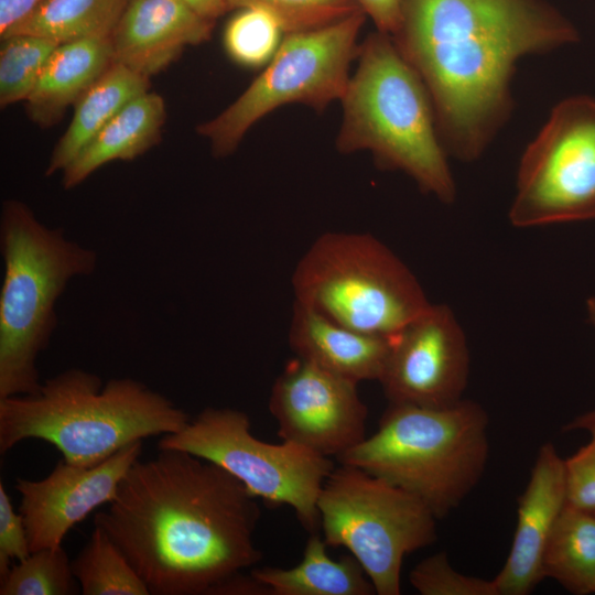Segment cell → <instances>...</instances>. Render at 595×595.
<instances>
[{"label":"cell","mask_w":595,"mask_h":595,"mask_svg":"<svg viewBox=\"0 0 595 595\" xmlns=\"http://www.w3.org/2000/svg\"><path fill=\"white\" fill-rule=\"evenodd\" d=\"M587 312L592 324L595 326V296L587 300ZM567 430L583 429L591 434L595 433V410L580 415L573 422L569 423Z\"/></svg>","instance_id":"obj_36"},{"label":"cell","mask_w":595,"mask_h":595,"mask_svg":"<svg viewBox=\"0 0 595 595\" xmlns=\"http://www.w3.org/2000/svg\"><path fill=\"white\" fill-rule=\"evenodd\" d=\"M357 57L340 99L338 151L367 150L378 166L401 171L422 192L452 203L456 187L422 79L392 36L378 30L359 45Z\"/></svg>","instance_id":"obj_4"},{"label":"cell","mask_w":595,"mask_h":595,"mask_svg":"<svg viewBox=\"0 0 595 595\" xmlns=\"http://www.w3.org/2000/svg\"><path fill=\"white\" fill-rule=\"evenodd\" d=\"M542 571L570 593H595V511L565 505L548 539Z\"/></svg>","instance_id":"obj_22"},{"label":"cell","mask_w":595,"mask_h":595,"mask_svg":"<svg viewBox=\"0 0 595 595\" xmlns=\"http://www.w3.org/2000/svg\"><path fill=\"white\" fill-rule=\"evenodd\" d=\"M292 286L296 302L389 338L431 304L404 262L370 234L318 236L296 263Z\"/></svg>","instance_id":"obj_7"},{"label":"cell","mask_w":595,"mask_h":595,"mask_svg":"<svg viewBox=\"0 0 595 595\" xmlns=\"http://www.w3.org/2000/svg\"><path fill=\"white\" fill-rule=\"evenodd\" d=\"M377 30L393 36L400 26L402 0H357Z\"/></svg>","instance_id":"obj_32"},{"label":"cell","mask_w":595,"mask_h":595,"mask_svg":"<svg viewBox=\"0 0 595 595\" xmlns=\"http://www.w3.org/2000/svg\"><path fill=\"white\" fill-rule=\"evenodd\" d=\"M366 17L360 10L322 28L288 33L249 87L218 116L197 126L213 155L234 153L247 131L278 107L303 104L322 111L340 100Z\"/></svg>","instance_id":"obj_9"},{"label":"cell","mask_w":595,"mask_h":595,"mask_svg":"<svg viewBox=\"0 0 595 595\" xmlns=\"http://www.w3.org/2000/svg\"><path fill=\"white\" fill-rule=\"evenodd\" d=\"M213 24L177 0H128L109 37L113 62L150 78L208 41Z\"/></svg>","instance_id":"obj_16"},{"label":"cell","mask_w":595,"mask_h":595,"mask_svg":"<svg viewBox=\"0 0 595 595\" xmlns=\"http://www.w3.org/2000/svg\"><path fill=\"white\" fill-rule=\"evenodd\" d=\"M0 249V398L34 394L42 385L36 359L57 325L56 302L74 278L94 273L97 253L13 198L2 203Z\"/></svg>","instance_id":"obj_5"},{"label":"cell","mask_w":595,"mask_h":595,"mask_svg":"<svg viewBox=\"0 0 595 595\" xmlns=\"http://www.w3.org/2000/svg\"><path fill=\"white\" fill-rule=\"evenodd\" d=\"M229 10L261 8L274 15L285 33L307 31L363 10L357 0H227Z\"/></svg>","instance_id":"obj_28"},{"label":"cell","mask_w":595,"mask_h":595,"mask_svg":"<svg viewBox=\"0 0 595 595\" xmlns=\"http://www.w3.org/2000/svg\"><path fill=\"white\" fill-rule=\"evenodd\" d=\"M595 219V99L559 102L524 150L509 210L515 227Z\"/></svg>","instance_id":"obj_11"},{"label":"cell","mask_w":595,"mask_h":595,"mask_svg":"<svg viewBox=\"0 0 595 595\" xmlns=\"http://www.w3.org/2000/svg\"><path fill=\"white\" fill-rule=\"evenodd\" d=\"M190 415L132 378L105 385L72 368L42 382L34 394L0 398V453L29 439L54 445L63 459L94 466L143 439L181 431Z\"/></svg>","instance_id":"obj_3"},{"label":"cell","mask_w":595,"mask_h":595,"mask_svg":"<svg viewBox=\"0 0 595 595\" xmlns=\"http://www.w3.org/2000/svg\"><path fill=\"white\" fill-rule=\"evenodd\" d=\"M0 582V595H69L79 589L62 545L31 552Z\"/></svg>","instance_id":"obj_26"},{"label":"cell","mask_w":595,"mask_h":595,"mask_svg":"<svg viewBox=\"0 0 595 595\" xmlns=\"http://www.w3.org/2000/svg\"><path fill=\"white\" fill-rule=\"evenodd\" d=\"M392 39L428 89L446 152L469 162L509 118L518 61L578 35L544 0H402Z\"/></svg>","instance_id":"obj_2"},{"label":"cell","mask_w":595,"mask_h":595,"mask_svg":"<svg viewBox=\"0 0 595 595\" xmlns=\"http://www.w3.org/2000/svg\"><path fill=\"white\" fill-rule=\"evenodd\" d=\"M213 595H270L269 588L251 574L238 573L217 586Z\"/></svg>","instance_id":"obj_34"},{"label":"cell","mask_w":595,"mask_h":595,"mask_svg":"<svg viewBox=\"0 0 595 595\" xmlns=\"http://www.w3.org/2000/svg\"><path fill=\"white\" fill-rule=\"evenodd\" d=\"M468 375L462 326L447 305L430 304L391 337L378 381L389 403L445 408L463 399Z\"/></svg>","instance_id":"obj_12"},{"label":"cell","mask_w":595,"mask_h":595,"mask_svg":"<svg viewBox=\"0 0 595 595\" xmlns=\"http://www.w3.org/2000/svg\"><path fill=\"white\" fill-rule=\"evenodd\" d=\"M44 0H0V37L9 36Z\"/></svg>","instance_id":"obj_33"},{"label":"cell","mask_w":595,"mask_h":595,"mask_svg":"<svg viewBox=\"0 0 595 595\" xmlns=\"http://www.w3.org/2000/svg\"><path fill=\"white\" fill-rule=\"evenodd\" d=\"M112 63L109 39L58 44L24 101L29 119L40 128L60 122L66 109L74 106Z\"/></svg>","instance_id":"obj_18"},{"label":"cell","mask_w":595,"mask_h":595,"mask_svg":"<svg viewBox=\"0 0 595 595\" xmlns=\"http://www.w3.org/2000/svg\"><path fill=\"white\" fill-rule=\"evenodd\" d=\"M166 118L164 99L145 91L127 104L62 172V184L71 190L112 161H131L161 140Z\"/></svg>","instance_id":"obj_19"},{"label":"cell","mask_w":595,"mask_h":595,"mask_svg":"<svg viewBox=\"0 0 595 595\" xmlns=\"http://www.w3.org/2000/svg\"><path fill=\"white\" fill-rule=\"evenodd\" d=\"M142 441L131 443L94 466L73 465L64 459L40 480L17 478L30 551L57 548L66 533L94 509L117 494L127 472L139 459Z\"/></svg>","instance_id":"obj_14"},{"label":"cell","mask_w":595,"mask_h":595,"mask_svg":"<svg viewBox=\"0 0 595 595\" xmlns=\"http://www.w3.org/2000/svg\"><path fill=\"white\" fill-rule=\"evenodd\" d=\"M31 553L26 529L19 511H14L3 483H0V581L9 573L12 561Z\"/></svg>","instance_id":"obj_31"},{"label":"cell","mask_w":595,"mask_h":595,"mask_svg":"<svg viewBox=\"0 0 595 595\" xmlns=\"http://www.w3.org/2000/svg\"><path fill=\"white\" fill-rule=\"evenodd\" d=\"M57 43L32 34L1 39L0 106L25 101Z\"/></svg>","instance_id":"obj_25"},{"label":"cell","mask_w":595,"mask_h":595,"mask_svg":"<svg viewBox=\"0 0 595 595\" xmlns=\"http://www.w3.org/2000/svg\"><path fill=\"white\" fill-rule=\"evenodd\" d=\"M159 448L183 451L220 466L251 495L290 506L304 529L318 532L317 499L335 468L333 461L292 442L257 439L245 412L207 407L181 431L165 434Z\"/></svg>","instance_id":"obj_10"},{"label":"cell","mask_w":595,"mask_h":595,"mask_svg":"<svg viewBox=\"0 0 595 595\" xmlns=\"http://www.w3.org/2000/svg\"><path fill=\"white\" fill-rule=\"evenodd\" d=\"M199 17L214 22L229 10L227 0H177Z\"/></svg>","instance_id":"obj_35"},{"label":"cell","mask_w":595,"mask_h":595,"mask_svg":"<svg viewBox=\"0 0 595 595\" xmlns=\"http://www.w3.org/2000/svg\"><path fill=\"white\" fill-rule=\"evenodd\" d=\"M389 337L343 325L294 302L289 344L296 357L359 383L379 380L390 349Z\"/></svg>","instance_id":"obj_17"},{"label":"cell","mask_w":595,"mask_h":595,"mask_svg":"<svg viewBox=\"0 0 595 595\" xmlns=\"http://www.w3.org/2000/svg\"><path fill=\"white\" fill-rule=\"evenodd\" d=\"M283 28L261 8H241L224 30V47L238 65L257 68L270 62L281 44Z\"/></svg>","instance_id":"obj_27"},{"label":"cell","mask_w":595,"mask_h":595,"mask_svg":"<svg viewBox=\"0 0 595 595\" xmlns=\"http://www.w3.org/2000/svg\"><path fill=\"white\" fill-rule=\"evenodd\" d=\"M409 581L421 595H498L493 580L457 572L444 552L418 563L411 570Z\"/></svg>","instance_id":"obj_29"},{"label":"cell","mask_w":595,"mask_h":595,"mask_svg":"<svg viewBox=\"0 0 595 595\" xmlns=\"http://www.w3.org/2000/svg\"><path fill=\"white\" fill-rule=\"evenodd\" d=\"M84 595H149L150 591L122 551L99 527L72 561Z\"/></svg>","instance_id":"obj_24"},{"label":"cell","mask_w":595,"mask_h":595,"mask_svg":"<svg viewBox=\"0 0 595 595\" xmlns=\"http://www.w3.org/2000/svg\"><path fill=\"white\" fill-rule=\"evenodd\" d=\"M257 497L220 466L176 450L136 461L95 515L154 595H213L262 558Z\"/></svg>","instance_id":"obj_1"},{"label":"cell","mask_w":595,"mask_h":595,"mask_svg":"<svg viewBox=\"0 0 595 595\" xmlns=\"http://www.w3.org/2000/svg\"><path fill=\"white\" fill-rule=\"evenodd\" d=\"M127 2L44 0L10 35L32 34L57 44L83 39H109Z\"/></svg>","instance_id":"obj_23"},{"label":"cell","mask_w":595,"mask_h":595,"mask_svg":"<svg viewBox=\"0 0 595 595\" xmlns=\"http://www.w3.org/2000/svg\"><path fill=\"white\" fill-rule=\"evenodd\" d=\"M488 454V415L462 399L445 408L389 403L377 431L336 459L408 491L440 520L479 483Z\"/></svg>","instance_id":"obj_6"},{"label":"cell","mask_w":595,"mask_h":595,"mask_svg":"<svg viewBox=\"0 0 595 595\" xmlns=\"http://www.w3.org/2000/svg\"><path fill=\"white\" fill-rule=\"evenodd\" d=\"M149 89L150 78L113 62L73 106L72 120L52 151L45 175L63 172L127 104Z\"/></svg>","instance_id":"obj_20"},{"label":"cell","mask_w":595,"mask_h":595,"mask_svg":"<svg viewBox=\"0 0 595 595\" xmlns=\"http://www.w3.org/2000/svg\"><path fill=\"white\" fill-rule=\"evenodd\" d=\"M318 532L311 533L294 567H258L251 575L270 595H371L376 589L354 555L333 560Z\"/></svg>","instance_id":"obj_21"},{"label":"cell","mask_w":595,"mask_h":595,"mask_svg":"<svg viewBox=\"0 0 595 595\" xmlns=\"http://www.w3.org/2000/svg\"><path fill=\"white\" fill-rule=\"evenodd\" d=\"M591 441L564 459L566 504L595 511V433Z\"/></svg>","instance_id":"obj_30"},{"label":"cell","mask_w":595,"mask_h":595,"mask_svg":"<svg viewBox=\"0 0 595 595\" xmlns=\"http://www.w3.org/2000/svg\"><path fill=\"white\" fill-rule=\"evenodd\" d=\"M566 505L564 458L551 443L538 451L518 499L517 523L507 560L493 578L498 595H528L544 578L542 560L550 533Z\"/></svg>","instance_id":"obj_15"},{"label":"cell","mask_w":595,"mask_h":595,"mask_svg":"<svg viewBox=\"0 0 595 595\" xmlns=\"http://www.w3.org/2000/svg\"><path fill=\"white\" fill-rule=\"evenodd\" d=\"M358 383L300 357L275 379L269 410L282 441L335 458L366 437L368 408Z\"/></svg>","instance_id":"obj_13"},{"label":"cell","mask_w":595,"mask_h":595,"mask_svg":"<svg viewBox=\"0 0 595 595\" xmlns=\"http://www.w3.org/2000/svg\"><path fill=\"white\" fill-rule=\"evenodd\" d=\"M317 508L327 547L346 548L378 595H399L404 558L437 538V518L420 499L353 465L332 470Z\"/></svg>","instance_id":"obj_8"}]
</instances>
